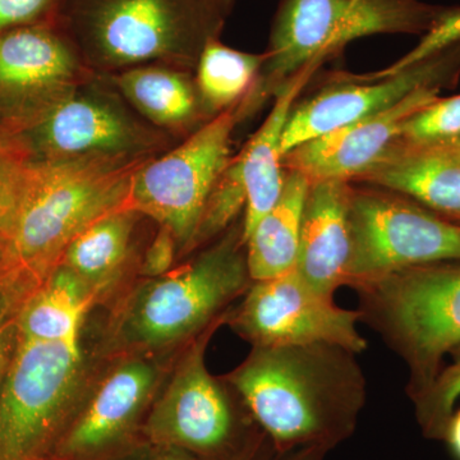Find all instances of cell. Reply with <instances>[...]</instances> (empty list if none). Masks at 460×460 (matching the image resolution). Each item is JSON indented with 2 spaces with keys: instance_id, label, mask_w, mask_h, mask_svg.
<instances>
[{
  "instance_id": "obj_1",
  "label": "cell",
  "mask_w": 460,
  "mask_h": 460,
  "mask_svg": "<svg viewBox=\"0 0 460 460\" xmlns=\"http://www.w3.org/2000/svg\"><path fill=\"white\" fill-rule=\"evenodd\" d=\"M357 354L330 344L253 347L226 381L280 456L332 452L356 431L366 402Z\"/></svg>"
},
{
  "instance_id": "obj_2",
  "label": "cell",
  "mask_w": 460,
  "mask_h": 460,
  "mask_svg": "<svg viewBox=\"0 0 460 460\" xmlns=\"http://www.w3.org/2000/svg\"><path fill=\"white\" fill-rule=\"evenodd\" d=\"M151 159L32 162L16 213L0 241V270L41 284L83 230L127 205L133 175Z\"/></svg>"
},
{
  "instance_id": "obj_3",
  "label": "cell",
  "mask_w": 460,
  "mask_h": 460,
  "mask_svg": "<svg viewBox=\"0 0 460 460\" xmlns=\"http://www.w3.org/2000/svg\"><path fill=\"white\" fill-rule=\"evenodd\" d=\"M59 21L86 65L111 75L146 65L195 72L226 17L205 0H65Z\"/></svg>"
},
{
  "instance_id": "obj_4",
  "label": "cell",
  "mask_w": 460,
  "mask_h": 460,
  "mask_svg": "<svg viewBox=\"0 0 460 460\" xmlns=\"http://www.w3.org/2000/svg\"><path fill=\"white\" fill-rule=\"evenodd\" d=\"M354 289L361 321L407 365V393L413 401L460 344V260L402 269Z\"/></svg>"
},
{
  "instance_id": "obj_5",
  "label": "cell",
  "mask_w": 460,
  "mask_h": 460,
  "mask_svg": "<svg viewBox=\"0 0 460 460\" xmlns=\"http://www.w3.org/2000/svg\"><path fill=\"white\" fill-rule=\"evenodd\" d=\"M252 283L242 222L183 268L145 284L127 305L120 332L144 349L180 343L204 332Z\"/></svg>"
},
{
  "instance_id": "obj_6",
  "label": "cell",
  "mask_w": 460,
  "mask_h": 460,
  "mask_svg": "<svg viewBox=\"0 0 460 460\" xmlns=\"http://www.w3.org/2000/svg\"><path fill=\"white\" fill-rule=\"evenodd\" d=\"M84 381L80 337L40 339L18 332L0 386V460H40L75 419Z\"/></svg>"
},
{
  "instance_id": "obj_7",
  "label": "cell",
  "mask_w": 460,
  "mask_h": 460,
  "mask_svg": "<svg viewBox=\"0 0 460 460\" xmlns=\"http://www.w3.org/2000/svg\"><path fill=\"white\" fill-rule=\"evenodd\" d=\"M9 133L32 162L86 156L148 159L162 155L177 141L136 113L100 75Z\"/></svg>"
},
{
  "instance_id": "obj_8",
  "label": "cell",
  "mask_w": 460,
  "mask_h": 460,
  "mask_svg": "<svg viewBox=\"0 0 460 460\" xmlns=\"http://www.w3.org/2000/svg\"><path fill=\"white\" fill-rule=\"evenodd\" d=\"M239 102L148 160L133 175L127 206L168 226L180 253L190 252L208 199L232 160L233 133L246 120Z\"/></svg>"
},
{
  "instance_id": "obj_9",
  "label": "cell",
  "mask_w": 460,
  "mask_h": 460,
  "mask_svg": "<svg viewBox=\"0 0 460 460\" xmlns=\"http://www.w3.org/2000/svg\"><path fill=\"white\" fill-rule=\"evenodd\" d=\"M349 284L460 260V223L393 190L353 183L349 204Z\"/></svg>"
},
{
  "instance_id": "obj_10",
  "label": "cell",
  "mask_w": 460,
  "mask_h": 460,
  "mask_svg": "<svg viewBox=\"0 0 460 460\" xmlns=\"http://www.w3.org/2000/svg\"><path fill=\"white\" fill-rule=\"evenodd\" d=\"M460 78V39L419 62L384 75H337L329 86L302 102L288 117L281 153L398 105L423 89H452Z\"/></svg>"
},
{
  "instance_id": "obj_11",
  "label": "cell",
  "mask_w": 460,
  "mask_h": 460,
  "mask_svg": "<svg viewBox=\"0 0 460 460\" xmlns=\"http://www.w3.org/2000/svg\"><path fill=\"white\" fill-rule=\"evenodd\" d=\"M230 326L253 347L330 344L354 354L367 349L359 334L358 310H344L334 299L321 295L293 270L253 281Z\"/></svg>"
},
{
  "instance_id": "obj_12",
  "label": "cell",
  "mask_w": 460,
  "mask_h": 460,
  "mask_svg": "<svg viewBox=\"0 0 460 460\" xmlns=\"http://www.w3.org/2000/svg\"><path fill=\"white\" fill-rule=\"evenodd\" d=\"M96 75L59 18L0 33V127L18 131Z\"/></svg>"
},
{
  "instance_id": "obj_13",
  "label": "cell",
  "mask_w": 460,
  "mask_h": 460,
  "mask_svg": "<svg viewBox=\"0 0 460 460\" xmlns=\"http://www.w3.org/2000/svg\"><path fill=\"white\" fill-rule=\"evenodd\" d=\"M223 317L208 326L190 345L165 392L154 405L145 426L153 443L206 456H226L234 447L237 411L205 361L208 339Z\"/></svg>"
},
{
  "instance_id": "obj_14",
  "label": "cell",
  "mask_w": 460,
  "mask_h": 460,
  "mask_svg": "<svg viewBox=\"0 0 460 460\" xmlns=\"http://www.w3.org/2000/svg\"><path fill=\"white\" fill-rule=\"evenodd\" d=\"M352 0H280L272 21L265 63L242 99L252 117L305 66L328 62L335 35Z\"/></svg>"
},
{
  "instance_id": "obj_15",
  "label": "cell",
  "mask_w": 460,
  "mask_h": 460,
  "mask_svg": "<svg viewBox=\"0 0 460 460\" xmlns=\"http://www.w3.org/2000/svg\"><path fill=\"white\" fill-rule=\"evenodd\" d=\"M440 93L438 89L417 91L395 107L305 141L283 156L284 169L301 172L311 181H353L384 156L408 118Z\"/></svg>"
},
{
  "instance_id": "obj_16",
  "label": "cell",
  "mask_w": 460,
  "mask_h": 460,
  "mask_svg": "<svg viewBox=\"0 0 460 460\" xmlns=\"http://www.w3.org/2000/svg\"><path fill=\"white\" fill-rule=\"evenodd\" d=\"M156 383L155 366L144 359L115 367L69 423L56 445L58 456L87 459L122 440L146 407Z\"/></svg>"
},
{
  "instance_id": "obj_17",
  "label": "cell",
  "mask_w": 460,
  "mask_h": 460,
  "mask_svg": "<svg viewBox=\"0 0 460 460\" xmlns=\"http://www.w3.org/2000/svg\"><path fill=\"white\" fill-rule=\"evenodd\" d=\"M350 193L352 181H310L305 198L296 270L329 298L349 284Z\"/></svg>"
},
{
  "instance_id": "obj_18",
  "label": "cell",
  "mask_w": 460,
  "mask_h": 460,
  "mask_svg": "<svg viewBox=\"0 0 460 460\" xmlns=\"http://www.w3.org/2000/svg\"><path fill=\"white\" fill-rule=\"evenodd\" d=\"M353 183L393 190L460 223V146L393 144Z\"/></svg>"
},
{
  "instance_id": "obj_19",
  "label": "cell",
  "mask_w": 460,
  "mask_h": 460,
  "mask_svg": "<svg viewBox=\"0 0 460 460\" xmlns=\"http://www.w3.org/2000/svg\"><path fill=\"white\" fill-rule=\"evenodd\" d=\"M100 75L136 113L174 140H183L214 118L199 96L195 72L189 69L146 65Z\"/></svg>"
},
{
  "instance_id": "obj_20",
  "label": "cell",
  "mask_w": 460,
  "mask_h": 460,
  "mask_svg": "<svg viewBox=\"0 0 460 460\" xmlns=\"http://www.w3.org/2000/svg\"><path fill=\"white\" fill-rule=\"evenodd\" d=\"M321 66L320 63H313L305 66L279 91L265 122L235 155L246 193L243 242L279 199L286 178L281 137L288 117Z\"/></svg>"
},
{
  "instance_id": "obj_21",
  "label": "cell",
  "mask_w": 460,
  "mask_h": 460,
  "mask_svg": "<svg viewBox=\"0 0 460 460\" xmlns=\"http://www.w3.org/2000/svg\"><path fill=\"white\" fill-rule=\"evenodd\" d=\"M308 189L307 177L286 171L279 199L244 241L252 281L271 279L296 268Z\"/></svg>"
},
{
  "instance_id": "obj_22",
  "label": "cell",
  "mask_w": 460,
  "mask_h": 460,
  "mask_svg": "<svg viewBox=\"0 0 460 460\" xmlns=\"http://www.w3.org/2000/svg\"><path fill=\"white\" fill-rule=\"evenodd\" d=\"M140 217H144L127 205L104 215L72 241L59 265L66 266L96 293L126 265Z\"/></svg>"
},
{
  "instance_id": "obj_23",
  "label": "cell",
  "mask_w": 460,
  "mask_h": 460,
  "mask_svg": "<svg viewBox=\"0 0 460 460\" xmlns=\"http://www.w3.org/2000/svg\"><path fill=\"white\" fill-rule=\"evenodd\" d=\"M265 59V51L246 53L223 44L220 38L206 42L195 80L208 113L215 117L241 102L255 84Z\"/></svg>"
},
{
  "instance_id": "obj_24",
  "label": "cell",
  "mask_w": 460,
  "mask_h": 460,
  "mask_svg": "<svg viewBox=\"0 0 460 460\" xmlns=\"http://www.w3.org/2000/svg\"><path fill=\"white\" fill-rule=\"evenodd\" d=\"M449 356L452 362L441 368L426 392L411 401L420 432L429 440L443 441L447 420L460 398V344Z\"/></svg>"
},
{
  "instance_id": "obj_25",
  "label": "cell",
  "mask_w": 460,
  "mask_h": 460,
  "mask_svg": "<svg viewBox=\"0 0 460 460\" xmlns=\"http://www.w3.org/2000/svg\"><path fill=\"white\" fill-rule=\"evenodd\" d=\"M460 142V93L438 96L408 118L393 144L441 146Z\"/></svg>"
},
{
  "instance_id": "obj_26",
  "label": "cell",
  "mask_w": 460,
  "mask_h": 460,
  "mask_svg": "<svg viewBox=\"0 0 460 460\" xmlns=\"http://www.w3.org/2000/svg\"><path fill=\"white\" fill-rule=\"evenodd\" d=\"M243 208H246V193L242 183L237 157L233 156L208 199L190 251L228 229Z\"/></svg>"
},
{
  "instance_id": "obj_27",
  "label": "cell",
  "mask_w": 460,
  "mask_h": 460,
  "mask_svg": "<svg viewBox=\"0 0 460 460\" xmlns=\"http://www.w3.org/2000/svg\"><path fill=\"white\" fill-rule=\"evenodd\" d=\"M32 160L12 133L0 127V241L11 226Z\"/></svg>"
},
{
  "instance_id": "obj_28",
  "label": "cell",
  "mask_w": 460,
  "mask_h": 460,
  "mask_svg": "<svg viewBox=\"0 0 460 460\" xmlns=\"http://www.w3.org/2000/svg\"><path fill=\"white\" fill-rule=\"evenodd\" d=\"M38 287L21 275L0 270V386L17 347L21 308Z\"/></svg>"
},
{
  "instance_id": "obj_29",
  "label": "cell",
  "mask_w": 460,
  "mask_h": 460,
  "mask_svg": "<svg viewBox=\"0 0 460 460\" xmlns=\"http://www.w3.org/2000/svg\"><path fill=\"white\" fill-rule=\"evenodd\" d=\"M65 0H0V33L59 18Z\"/></svg>"
},
{
  "instance_id": "obj_30",
  "label": "cell",
  "mask_w": 460,
  "mask_h": 460,
  "mask_svg": "<svg viewBox=\"0 0 460 460\" xmlns=\"http://www.w3.org/2000/svg\"><path fill=\"white\" fill-rule=\"evenodd\" d=\"M460 39V7H447L438 22L431 31L422 36L417 47L402 56L386 68V72H395L402 66L419 62L422 58L447 47Z\"/></svg>"
},
{
  "instance_id": "obj_31",
  "label": "cell",
  "mask_w": 460,
  "mask_h": 460,
  "mask_svg": "<svg viewBox=\"0 0 460 460\" xmlns=\"http://www.w3.org/2000/svg\"><path fill=\"white\" fill-rule=\"evenodd\" d=\"M177 255H180V247L172 230L159 226L155 237L142 257L141 274L153 279L168 274Z\"/></svg>"
},
{
  "instance_id": "obj_32",
  "label": "cell",
  "mask_w": 460,
  "mask_h": 460,
  "mask_svg": "<svg viewBox=\"0 0 460 460\" xmlns=\"http://www.w3.org/2000/svg\"><path fill=\"white\" fill-rule=\"evenodd\" d=\"M443 441L456 460H460V407L454 410L447 420Z\"/></svg>"
},
{
  "instance_id": "obj_33",
  "label": "cell",
  "mask_w": 460,
  "mask_h": 460,
  "mask_svg": "<svg viewBox=\"0 0 460 460\" xmlns=\"http://www.w3.org/2000/svg\"><path fill=\"white\" fill-rule=\"evenodd\" d=\"M330 453L329 449L321 447H302L281 456L279 460H323Z\"/></svg>"
},
{
  "instance_id": "obj_34",
  "label": "cell",
  "mask_w": 460,
  "mask_h": 460,
  "mask_svg": "<svg viewBox=\"0 0 460 460\" xmlns=\"http://www.w3.org/2000/svg\"><path fill=\"white\" fill-rule=\"evenodd\" d=\"M205 2L217 9L224 16L228 17L237 0H205Z\"/></svg>"
},
{
  "instance_id": "obj_35",
  "label": "cell",
  "mask_w": 460,
  "mask_h": 460,
  "mask_svg": "<svg viewBox=\"0 0 460 460\" xmlns=\"http://www.w3.org/2000/svg\"><path fill=\"white\" fill-rule=\"evenodd\" d=\"M281 456H275V458L269 460H279ZM153 460H190L184 458H178V456H162V458L153 459ZM230 460H256V452H244L241 454V456H235V458Z\"/></svg>"
},
{
  "instance_id": "obj_36",
  "label": "cell",
  "mask_w": 460,
  "mask_h": 460,
  "mask_svg": "<svg viewBox=\"0 0 460 460\" xmlns=\"http://www.w3.org/2000/svg\"><path fill=\"white\" fill-rule=\"evenodd\" d=\"M458 145H459V146H460V142H458Z\"/></svg>"
}]
</instances>
